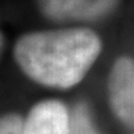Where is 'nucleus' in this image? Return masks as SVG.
I'll list each match as a JSON object with an SVG mask.
<instances>
[{"mask_svg":"<svg viewBox=\"0 0 134 134\" xmlns=\"http://www.w3.org/2000/svg\"><path fill=\"white\" fill-rule=\"evenodd\" d=\"M102 50L99 37L88 29L27 34L15 45V58L31 80L43 86L70 88L90 71Z\"/></svg>","mask_w":134,"mask_h":134,"instance_id":"1","label":"nucleus"},{"mask_svg":"<svg viewBox=\"0 0 134 134\" xmlns=\"http://www.w3.org/2000/svg\"><path fill=\"white\" fill-rule=\"evenodd\" d=\"M109 102L115 115L125 125L134 127V61L117 60L109 76Z\"/></svg>","mask_w":134,"mask_h":134,"instance_id":"2","label":"nucleus"},{"mask_svg":"<svg viewBox=\"0 0 134 134\" xmlns=\"http://www.w3.org/2000/svg\"><path fill=\"white\" fill-rule=\"evenodd\" d=\"M118 0H38L42 13L53 20H94L114 9Z\"/></svg>","mask_w":134,"mask_h":134,"instance_id":"3","label":"nucleus"},{"mask_svg":"<svg viewBox=\"0 0 134 134\" xmlns=\"http://www.w3.org/2000/svg\"><path fill=\"white\" fill-rule=\"evenodd\" d=\"M23 134H70V115L57 100H43L30 110Z\"/></svg>","mask_w":134,"mask_h":134,"instance_id":"4","label":"nucleus"},{"mask_svg":"<svg viewBox=\"0 0 134 134\" xmlns=\"http://www.w3.org/2000/svg\"><path fill=\"white\" fill-rule=\"evenodd\" d=\"M70 134H99L86 105L78 104L70 117Z\"/></svg>","mask_w":134,"mask_h":134,"instance_id":"5","label":"nucleus"},{"mask_svg":"<svg viewBox=\"0 0 134 134\" xmlns=\"http://www.w3.org/2000/svg\"><path fill=\"white\" fill-rule=\"evenodd\" d=\"M24 122L15 113L0 117V134H23Z\"/></svg>","mask_w":134,"mask_h":134,"instance_id":"6","label":"nucleus"},{"mask_svg":"<svg viewBox=\"0 0 134 134\" xmlns=\"http://www.w3.org/2000/svg\"><path fill=\"white\" fill-rule=\"evenodd\" d=\"M3 47H4V36H3V34L0 31V55L3 52Z\"/></svg>","mask_w":134,"mask_h":134,"instance_id":"7","label":"nucleus"}]
</instances>
